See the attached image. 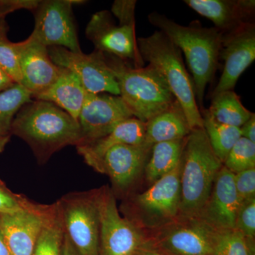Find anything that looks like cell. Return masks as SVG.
I'll use <instances>...</instances> for the list:
<instances>
[{
	"label": "cell",
	"mask_w": 255,
	"mask_h": 255,
	"mask_svg": "<svg viewBox=\"0 0 255 255\" xmlns=\"http://www.w3.org/2000/svg\"><path fill=\"white\" fill-rule=\"evenodd\" d=\"M240 205L234 174L223 166L199 217L219 232L233 230Z\"/></svg>",
	"instance_id": "obj_18"
},
{
	"label": "cell",
	"mask_w": 255,
	"mask_h": 255,
	"mask_svg": "<svg viewBox=\"0 0 255 255\" xmlns=\"http://www.w3.org/2000/svg\"><path fill=\"white\" fill-rule=\"evenodd\" d=\"M255 59V24L248 23L237 31L222 34L220 61L222 75L212 96L234 90L238 79Z\"/></svg>",
	"instance_id": "obj_16"
},
{
	"label": "cell",
	"mask_w": 255,
	"mask_h": 255,
	"mask_svg": "<svg viewBox=\"0 0 255 255\" xmlns=\"http://www.w3.org/2000/svg\"><path fill=\"white\" fill-rule=\"evenodd\" d=\"M152 147L145 145H119L110 149L101 161L97 172L110 178L112 191L124 199L132 190L144 174Z\"/></svg>",
	"instance_id": "obj_14"
},
{
	"label": "cell",
	"mask_w": 255,
	"mask_h": 255,
	"mask_svg": "<svg viewBox=\"0 0 255 255\" xmlns=\"http://www.w3.org/2000/svg\"><path fill=\"white\" fill-rule=\"evenodd\" d=\"M104 55L118 82L119 96L132 117L146 123L175 102L163 77L152 65L135 68L113 55Z\"/></svg>",
	"instance_id": "obj_4"
},
{
	"label": "cell",
	"mask_w": 255,
	"mask_h": 255,
	"mask_svg": "<svg viewBox=\"0 0 255 255\" xmlns=\"http://www.w3.org/2000/svg\"><path fill=\"white\" fill-rule=\"evenodd\" d=\"M37 203L13 192L0 179V214H11L31 209Z\"/></svg>",
	"instance_id": "obj_31"
},
{
	"label": "cell",
	"mask_w": 255,
	"mask_h": 255,
	"mask_svg": "<svg viewBox=\"0 0 255 255\" xmlns=\"http://www.w3.org/2000/svg\"><path fill=\"white\" fill-rule=\"evenodd\" d=\"M9 26L6 18H0V68L14 80L15 83L22 81L19 64L14 43L9 41L7 33Z\"/></svg>",
	"instance_id": "obj_29"
},
{
	"label": "cell",
	"mask_w": 255,
	"mask_h": 255,
	"mask_svg": "<svg viewBox=\"0 0 255 255\" xmlns=\"http://www.w3.org/2000/svg\"><path fill=\"white\" fill-rule=\"evenodd\" d=\"M38 0H0V18L20 9L33 10Z\"/></svg>",
	"instance_id": "obj_35"
},
{
	"label": "cell",
	"mask_w": 255,
	"mask_h": 255,
	"mask_svg": "<svg viewBox=\"0 0 255 255\" xmlns=\"http://www.w3.org/2000/svg\"><path fill=\"white\" fill-rule=\"evenodd\" d=\"M19 64L21 85L33 97L51 86L61 73L62 68L50 59L48 47L28 37L14 43Z\"/></svg>",
	"instance_id": "obj_17"
},
{
	"label": "cell",
	"mask_w": 255,
	"mask_h": 255,
	"mask_svg": "<svg viewBox=\"0 0 255 255\" xmlns=\"http://www.w3.org/2000/svg\"><path fill=\"white\" fill-rule=\"evenodd\" d=\"M234 229L241 233L247 239L255 241V198L241 203Z\"/></svg>",
	"instance_id": "obj_32"
},
{
	"label": "cell",
	"mask_w": 255,
	"mask_h": 255,
	"mask_svg": "<svg viewBox=\"0 0 255 255\" xmlns=\"http://www.w3.org/2000/svg\"><path fill=\"white\" fill-rule=\"evenodd\" d=\"M85 33L96 50L113 55L135 68L145 65L137 47L135 26L116 25L112 13L107 10L92 15Z\"/></svg>",
	"instance_id": "obj_12"
},
{
	"label": "cell",
	"mask_w": 255,
	"mask_h": 255,
	"mask_svg": "<svg viewBox=\"0 0 255 255\" xmlns=\"http://www.w3.org/2000/svg\"><path fill=\"white\" fill-rule=\"evenodd\" d=\"M223 166L233 174L255 168V143L241 137L230 151Z\"/></svg>",
	"instance_id": "obj_30"
},
{
	"label": "cell",
	"mask_w": 255,
	"mask_h": 255,
	"mask_svg": "<svg viewBox=\"0 0 255 255\" xmlns=\"http://www.w3.org/2000/svg\"><path fill=\"white\" fill-rule=\"evenodd\" d=\"M212 255H255V241L236 229L218 233Z\"/></svg>",
	"instance_id": "obj_28"
},
{
	"label": "cell",
	"mask_w": 255,
	"mask_h": 255,
	"mask_svg": "<svg viewBox=\"0 0 255 255\" xmlns=\"http://www.w3.org/2000/svg\"><path fill=\"white\" fill-rule=\"evenodd\" d=\"M242 137H246L255 143V114L253 113L251 118L243 124L241 128Z\"/></svg>",
	"instance_id": "obj_36"
},
{
	"label": "cell",
	"mask_w": 255,
	"mask_h": 255,
	"mask_svg": "<svg viewBox=\"0 0 255 255\" xmlns=\"http://www.w3.org/2000/svg\"><path fill=\"white\" fill-rule=\"evenodd\" d=\"M82 0H38L32 11L35 24L30 37L46 47L59 46L81 53L73 8Z\"/></svg>",
	"instance_id": "obj_9"
},
{
	"label": "cell",
	"mask_w": 255,
	"mask_h": 255,
	"mask_svg": "<svg viewBox=\"0 0 255 255\" xmlns=\"http://www.w3.org/2000/svg\"><path fill=\"white\" fill-rule=\"evenodd\" d=\"M148 21L184 53L192 75L196 102L203 110L206 87L219 68L222 33L214 26L204 27L199 21L183 26L156 11L148 15Z\"/></svg>",
	"instance_id": "obj_2"
},
{
	"label": "cell",
	"mask_w": 255,
	"mask_h": 255,
	"mask_svg": "<svg viewBox=\"0 0 255 255\" xmlns=\"http://www.w3.org/2000/svg\"><path fill=\"white\" fill-rule=\"evenodd\" d=\"M0 255H11L0 231Z\"/></svg>",
	"instance_id": "obj_40"
},
{
	"label": "cell",
	"mask_w": 255,
	"mask_h": 255,
	"mask_svg": "<svg viewBox=\"0 0 255 255\" xmlns=\"http://www.w3.org/2000/svg\"><path fill=\"white\" fill-rule=\"evenodd\" d=\"M64 231L82 255H100L98 189L65 194L55 202Z\"/></svg>",
	"instance_id": "obj_7"
},
{
	"label": "cell",
	"mask_w": 255,
	"mask_h": 255,
	"mask_svg": "<svg viewBox=\"0 0 255 255\" xmlns=\"http://www.w3.org/2000/svg\"><path fill=\"white\" fill-rule=\"evenodd\" d=\"M208 111L218 123L237 128L246 123L253 114L243 105L239 96L233 90L212 96Z\"/></svg>",
	"instance_id": "obj_24"
},
{
	"label": "cell",
	"mask_w": 255,
	"mask_h": 255,
	"mask_svg": "<svg viewBox=\"0 0 255 255\" xmlns=\"http://www.w3.org/2000/svg\"><path fill=\"white\" fill-rule=\"evenodd\" d=\"M32 99L31 92L21 84L15 83L0 92V133L11 135L10 130L15 116Z\"/></svg>",
	"instance_id": "obj_26"
},
{
	"label": "cell",
	"mask_w": 255,
	"mask_h": 255,
	"mask_svg": "<svg viewBox=\"0 0 255 255\" xmlns=\"http://www.w3.org/2000/svg\"><path fill=\"white\" fill-rule=\"evenodd\" d=\"M223 166L204 128L192 129L183 150L179 216H199Z\"/></svg>",
	"instance_id": "obj_3"
},
{
	"label": "cell",
	"mask_w": 255,
	"mask_h": 255,
	"mask_svg": "<svg viewBox=\"0 0 255 255\" xmlns=\"http://www.w3.org/2000/svg\"><path fill=\"white\" fill-rule=\"evenodd\" d=\"M219 231L199 216H180L147 240L171 255H212Z\"/></svg>",
	"instance_id": "obj_10"
},
{
	"label": "cell",
	"mask_w": 255,
	"mask_h": 255,
	"mask_svg": "<svg viewBox=\"0 0 255 255\" xmlns=\"http://www.w3.org/2000/svg\"><path fill=\"white\" fill-rule=\"evenodd\" d=\"M137 255H171L162 250L159 249L150 243L147 240V243L142 247Z\"/></svg>",
	"instance_id": "obj_37"
},
{
	"label": "cell",
	"mask_w": 255,
	"mask_h": 255,
	"mask_svg": "<svg viewBox=\"0 0 255 255\" xmlns=\"http://www.w3.org/2000/svg\"><path fill=\"white\" fill-rule=\"evenodd\" d=\"M234 182L240 202L255 198V168L234 174Z\"/></svg>",
	"instance_id": "obj_33"
},
{
	"label": "cell",
	"mask_w": 255,
	"mask_h": 255,
	"mask_svg": "<svg viewBox=\"0 0 255 255\" xmlns=\"http://www.w3.org/2000/svg\"><path fill=\"white\" fill-rule=\"evenodd\" d=\"M191 130L184 110L175 100L167 110L146 122L144 143L152 147L159 142L183 140Z\"/></svg>",
	"instance_id": "obj_21"
},
{
	"label": "cell",
	"mask_w": 255,
	"mask_h": 255,
	"mask_svg": "<svg viewBox=\"0 0 255 255\" xmlns=\"http://www.w3.org/2000/svg\"><path fill=\"white\" fill-rule=\"evenodd\" d=\"M64 236L63 223L55 204L54 212L46 221L31 255H61Z\"/></svg>",
	"instance_id": "obj_27"
},
{
	"label": "cell",
	"mask_w": 255,
	"mask_h": 255,
	"mask_svg": "<svg viewBox=\"0 0 255 255\" xmlns=\"http://www.w3.org/2000/svg\"><path fill=\"white\" fill-rule=\"evenodd\" d=\"M131 117V112L120 96L87 92L78 119L82 138L78 146L106 136Z\"/></svg>",
	"instance_id": "obj_13"
},
{
	"label": "cell",
	"mask_w": 255,
	"mask_h": 255,
	"mask_svg": "<svg viewBox=\"0 0 255 255\" xmlns=\"http://www.w3.org/2000/svg\"><path fill=\"white\" fill-rule=\"evenodd\" d=\"M55 204H37L31 209L0 214V231L11 255H31Z\"/></svg>",
	"instance_id": "obj_15"
},
{
	"label": "cell",
	"mask_w": 255,
	"mask_h": 255,
	"mask_svg": "<svg viewBox=\"0 0 255 255\" xmlns=\"http://www.w3.org/2000/svg\"><path fill=\"white\" fill-rule=\"evenodd\" d=\"M137 44L143 61L154 67L163 77L184 110L191 128H204L192 78L186 69L180 49L160 31L137 38Z\"/></svg>",
	"instance_id": "obj_5"
},
{
	"label": "cell",
	"mask_w": 255,
	"mask_h": 255,
	"mask_svg": "<svg viewBox=\"0 0 255 255\" xmlns=\"http://www.w3.org/2000/svg\"><path fill=\"white\" fill-rule=\"evenodd\" d=\"M10 134L27 143L39 164L67 146L77 147L82 139L78 121L53 103L38 100L18 111Z\"/></svg>",
	"instance_id": "obj_1"
},
{
	"label": "cell",
	"mask_w": 255,
	"mask_h": 255,
	"mask_svg": "<svg viewBox=\"0 0 255 255\" xmlns=\"http://www.w3.org/2000/svg\"><path fill=\"white\" fill-rule=\"evenodd\" d=\"M203 125L210 145L222 163L227 158L230 151L242 137L240 128L218 123L209 114L208 110H200Z\"/></svg>",
	"instance_id": "obj_25"
},
{
	"label": "cell",
	"mask_w": 255,
	"mask_h": 255,
	"mask_svg": "<svg viewBox=\"0 0 255 255\" xmlns=\"http://www.w3.org/2000/svg\"><path fill=\"white\" fill-rule=\"evenodd\" d=\"M11 135H3L0 133V154L4 152L5 147L9 142Z\"/></svg>",
	"instance_id": "obj_41"
},
{
	"label": "cell",
	"mask_w": 255,
	"mask_h": 255,
	"mask_svg": "<svg viewBox=\"0 0 255 255\" xmlns=\"http://www.w3.org/2000/svg\"><path fill=\"white\" fill-rule=\"evenodd\" d=\"M100 219V255H137L147 238L124 218L117 197L109 186L98 189Z\"/></svg>",
	"instance_id": "obj_8"
},
{
	"label": "cell",
	"mask_w": 255,
	"mask_h": 255,
	"mask_svg": "<svg viewBox=\"0 0 255 255\" xmlns=\"http://www.w3.org/2000/svg\"><path fill=\"white\" fill-rule=\"evenodd\" d=\"M48 51L52 61L75 74L89 93L120 95L118 82L102 52L85 54L59 46L48 47Z\"/></svg>",
	"instance_id": "obj_11"
},
{
	"label": "cell",
	"mask_w": 255,
	"mask_h": 255,
	"mask_svg": "<svg viewBox=\"0 0 255 255\" xmlns=\"http://www.w3.org/2000/svg\"><path fill=\"white\" fill-rule=\"evenodd\" d=\"M184 2L211 20L222 34L255 23V0H184Z\"/></svg>",
	"instance_id": "obj_19"
},
{
	"label": "cell",
	"mask_w": 255,
	"mask_h": 255,
	"mask_svg": "<svg viewBox=\"0 0 255 255\" xmlns=\"http://www.w3.org/2000/svg\"><path fill=\"white\" fill-rule=\"evenodd\" d=\"M87 94L78 77L70 70L62 68L56 81L33 99L53 103L78 121Z\"/></svg>",
	"instance_id": "obj_22"
},
{
	"label": "cell",
	"mask_w": 255,
	"mask_h": 255,
	"mask_svg": "<svg viewBox=\"0 0 255 255\" xmlns=\"http://www.w3.org/2000/svg\"><path fill=\"white\" fill-rule=\"evenodd\" d=\"M145 123L131 117L119 124L106 136L87 145L77 146L76 148L85 163L97 171L110 149L119 145H141L145 140Z\"/></svg>",
	"instance_id": "obj_20"
},
{
	"label": "cell",
	"mask_w": 255,
	"mask_h": 255,
	"mask_svg": "<svg viewBox=\"0 0 255 255\" xmlns=\"http://www.w3.org/2000/svg\"><path fill=\"white\" fill-rule=\"evenodd\" d=\"M61 255H82L65 233Z\"/></svg>",
	"instance_id": "obj_38"
},
{
	"label": "cell",
	"mask_w": 255,
	"mask_h": 255,
	"mask_svg": "<svg viewBox=\"0 0 255 255\" xmlns=\"http://www.w3.org/2000/svg\"><path fill=\"white\" fill-rule=\"evenodd\" d=\"M186 138L152 145L144 170L145 180L149 185L172 172L181 162Z\"/></svg>",
	"instance_id": "obj_23"
},
{
	"label": "cell",
	"mask_w": 255,
	"mask_h": 255,
	"mask_svg": "<svg viewBox=\"0 0 255 255\" xmlns=\"http://www.w3.org/2000/svg\"><path fill=\"white\" fill-rule=\"evenodd\" d=\"M135 0H116L112 6V14L118 18L119 24L135 26Z\"/></svg>",
	"instance_id": "obj_34"
},
{
	"label": "cell",
	"mask_w": 255,
	"mask_h": 255,
	"mask_svg": "<svg viewBox=\"0 0 255 255\" xmlns=\"http://www.w3.org/2000/svg\"><path fill=\"white\" fill-rule=\"evenodd\" d=\"M182 158L169 173L144 192L124 199L119 211L146 237L173 222L179 216Z\"/></svg>",
	"instance_id": "obj_6"
},
{
	"label": "cell",
	"mask_w": 255,
	"mask_h": 255,
	"mask_svg": "<svg viewBox=\"0 0 255 255\" xmlns=\"http://www.w3.org/2000/svg\"><path fill=\"white\" fill-rule=\"evenodd\" d=\"M14 84V80L10 78L4 70L0 68V92L9 88L10 87L13 86Z\"/></svg>",
	"instance_id": "obj_39"
}]
</instances>
